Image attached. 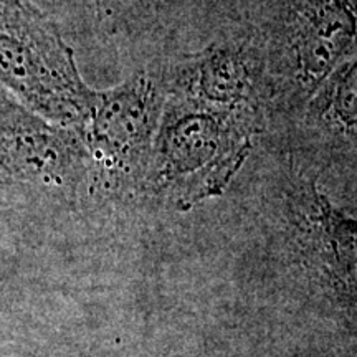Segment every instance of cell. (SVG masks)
<instances>
[{"label": "cell", "instance_id": "8992f818", "mask_svg": "<svg viewBox=\"0 0 357 357\" xmlns=\"http://www.w3.org/2000/svg\"><path fill=\"white\" fill-rule=\"evenodd\" d=\"M0 176L73 195L91 177V158L78 129L47 121L0 86Z\"/></svg>", "mask_w": 357, "mask_h": 357}, {"label": "cell", "instance_id": "7a4b0ae2", "mask_svg": "<svg viewBox=\"0 0 357 357\" xmlns=\"http://www.w3.org/2000/svg\"><path fill=\"white\" fill-rule=\"evenodd\" d=\"M263 114L213 108L167 93L139 194L178 211L223 194L250 155Z\"/></svg>", "mask_w": 357, "mask_h": 357}, {"label": "cell", "instance_id": "5b68a950", "mask_svg": "<svg viewBox=\"0 0 357 357\" xmlns=\"http://www.w3.org/2000/svg\"><path fill=\"white\" fill-rule=\"evenodd\" d=\"M316 177L301 174L288 189L289 238L311 287L357 339V218L337 208Z\"/></svg>", "mask_w": 357, "mask_h": 357}, {"label": "cell", "instance_id": "6da1fadb", "mask_svg": "<svg viewBox=\"0 0 357 357\" xmlns=\"http://www.w3.org/2000/svg\"><path fill=\"white\" fill-rule=\"evenodd\" d=\"M261 60L266 113L298 118L357 53V0H208Z\"/></svg>", "mask_w": 357, "mask_h": 357}, {"label": "cell", "instance_id": "52a82bcc", "mask_svg": "<svg viewBox=\"0 0 357 357\" xmlns=\"http://www.w3.org/2000/svg\"><path fill=\"white\" fill-rule=\"evenodd\" d=\"M234 33L215 48L164 68L167 93L213 108L266 113L260 56L248 38Z\"/></svg>", "mask_w": 357, "mask_h": 357}, {"label": "cell", "instance_id": "3957f363", "mask_svg": "<svg viewBox=\"0 0 357 357\" xmlns=\"http://www.w3.org/2000/svg\"><path fill=\"white\" fill-rule=\"evenodd\" d=\"M0 86L47 121L78 131L96 96L55 22L26 0H0Z\"/></svg>", "mask_w": 357, "mask_h": 357}, {"label": "cell", "instance_id": "ba28073f", "mask_svg": "<svg viewBox=\"0 0 357 357\" xmlns=\"http://www.w3.org/2000/svg\"><path fill=\"white\" fill-rule=\"evenodd\" d=\"M294 121L300 147L314 164L357 151V53L326 79Z\"/></svg>", "mask_w": 357, "mask_h": 357}, {"label": "cell", "instance_id": "277c9868", "mask_svg": "<svg viewBox=\"0 0 357 357\" xmlns=\"http://www.w3.org/2000/svg\"><path fill=\"white\" fill-rule=\"evenodd\" d=\"M167 96L162 70H141L118 86L96 91L79 129L91 158V182L105 194L137 195Z\"/></svg>", "mask_w": 357, "mask_h": 357}, {"label": "cell", "instance_id": "9c48e42d", "mask_svg": "<svg viewBox=\"0 0 357 357\" xmlns=\"http://www.w3.org/2000/svg\"><path fill=\"white\" fill-rule=\"evenodd\" d=\"M96 17L111 30L131 29L154 20L172 0H89Z\"/></svg>", "mask_w": 357, "mask_h": 357}]
</instances>
